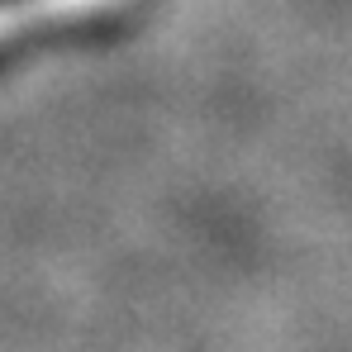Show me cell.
<instances>
[{"label":"cell","instance_id":"cell-1","mask_svg":"<svg viewBox=\"0 0 352 352\" xmlns=\"http://www.w3.org/2000/svg\"><path fill=\"white\" fill-rule=\"evenodd\" d=\"M133 0H19L14 10H0V58L24 53L43 34H62L76 24H110L129 14Z\"/></svg>","mask_w":352,"mask_h":352}]
</instances>
